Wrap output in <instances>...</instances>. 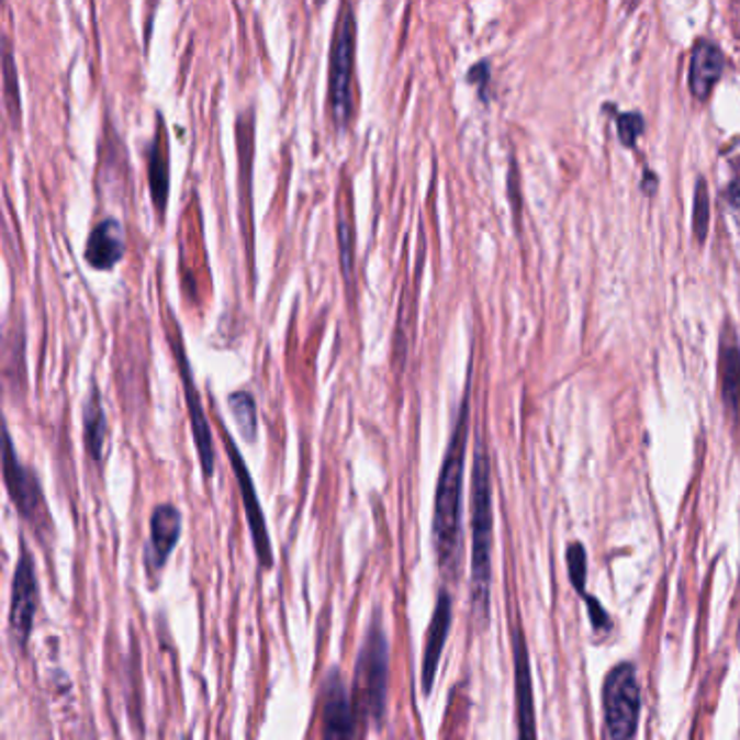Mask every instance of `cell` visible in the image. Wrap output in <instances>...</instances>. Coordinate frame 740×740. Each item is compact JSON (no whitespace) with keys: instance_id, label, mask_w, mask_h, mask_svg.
<instances>
[{"instance_id":"6da1fadb","label":"cell","mask_w":740,"mask_h":740,"mask_svg":"<svg viewBox=\"0 0 740 740\" xmlns=\"http://www.w3.org/2000/svg\"><path fill=\"white\" fill-rule=\"evenodd\" d=\"M469 439V386L446 448L435 491L433 543L439 569L446 578L457 580L463 550V486L464 459Z\"/></svg>"},{"instance_id":"7a4b0ae2","label":"cell","mask_w":740,"mask_h":740,"mask_svg":"<svg viewBox=\"0 0 740 740\" xmlns=\"http://www.w3.org/2000/svg\"><path fill=\"white\" fill-rule=\"evenodd\" d=\"M471 608L482 624L491 610L493 580V484L491 459L482 437L475 444L471 464Z\"/></svg>"},{"instance_id":"3957f363","label":"cell","mask_w":740,"mask_h":740,"mask_svg":"<svg viewBox=\"0 0 740 740\" xmlns=\"http://www.w3.org/2000/svg\"><path fill=\"white\" fill-rule=\"evenodd\" d=\"M357 13L352 2H341L333 29L328 55V117L337 131H346L355 117L357 70Z\"/></svg>"},{"instance_id":"277c9868","label":"cell","mask_w":740,"mask_h":740,"mask_svg":"<svg viewBox=\"0 0 740 740\" xmlns=\"http://www.w3.org/2000/svg\"><path fill=\"white\" fill-rule=\"evenodd\" d=\"M386 695H389V639L380 617L375 615L357 655L352 682V699L357 715L375 730L384 726Z\"/></svg>"},{"instance_id":"5b68a950","label":"cell","mask_w":740,"mask_h":740,"mask_svg":"<svg viewBox=\"0 0 740 740\" xmlns=\"http://www.w3.org/2000/svg\"><path fill=\"white\" fill-rule=\"evenodd\" d=\"M602 706L608 737L635 739L641 719V686L635 664L621 662L608 671L602 688Z\"/></svg>"},{"instance_id":"8992f818","label":"cell","mask_w":740,"mask_h":740,"mask_svg":"<svg viewBox=\"0 0 740 740\" xmlns=\"http://www.w3.org/2000/svg\"><path fill=\"white\" fill-rule=\"evenodd\" d=\"M175 361H177V370L181 375L183 382V393H186L187 413H189V426H191V439L198 452V461L202 467L204 478H213L215 473V446H213V433H211V424L200 397V391L195 386V378H193V370L187 357L186 341L181 335V326L177 322V317L172 315V328L166 330Z\"/></svg>"},{"instance_id":"52a82bcc","label":"cell","mask_w":740,"mask_h":740,"mask_svg":"<svg viewBox=\"0 0 740 740\" xmlns=\"http://www.w3.org/2000/svg\"><path fill=\"white\" fill-rule=\"evenodd\" d=\"M2 478L4 489L24 522L33 528L48 526V508L37 473L20 461L9 428H4V452H2Z\"/></svg>"},{"instance_id":"ba28073f","label":"cell","mask_w":740,"mask_h":740,"mask_svg":"<svg viewBox=\"0 0 740 740\" xmlns=\"http://www.w3.org/2000/svg\"><path fill=\"white\" fill-rule=\"evenodd\" d=\"M217 430H220V437H222V444L226 448V455H228V461H231V467H233V473H235V480H237V486H239V493H242V502H244V513H246V522H248V528H250V535H253V541H255V550H257V556H259V562L270 569L272 562H274V554H272V543H270V532H268V524H266V517H264V508H261V500L257 495V486H255V480L250 475V469L248 464L244 461L235 439L231 437V433L226 430L224 422L217 419Z\"/></svg>"},{"instance_id":"9c48e42d","label":"cell","mask_w":740,"mask_h":740,"mask_svg":"<svg viewBox=\"0 0 740 740\" xmlns=\"http://www.w3.org/2000/svg\"><path fill=\"white\" fill-rule=\"evenodd\" d=\"M37 606H40L37 571L26 546L22 543L13 571L11 602H9V637L15 648L22 649L29 643Z\"/></svg>"},{"instance_id":"30bf717a","label":"cell","mask_w":740,"mask_h":740,"mask_svg":"<svg viewBox=\"0 0 740 740\" xmlns=\"http://www.w3.org/2000/svg\"><path fill=\"white\" fill-rule=\"evenodd\" d=\"M357 708L339 671L326 675L322 686V740L357 739Z\"/></svg>"},{"instance_id":"8fae6325","label":"cell","mask_w":740,"mask_h":740,"mask_svg":"<svg viewBox=\"0 0 740 740\" xmlns=\"http://www.w3.org/2000/svg\"><path fill=\"white\" fill-rule=\"evenodd\" d=\"M513 673H515V717H517V739L539 740L537 735V710H535V688L530 671V651L524 630L515 626L513 635Z\"/></svg>"},{"instance_id":"7c38bea8","label":"cell","mask_w":740,"mask_h":740,"mask_svg":"<svg viewBox=\"0 0 740 740\" xmlns=\"http://www.w3.org/2000/svg\"><path fill=\"white\" fill-rule=\"evenodd\" d=\"M452 628V597L446 588L439 591L435 613L426 632V643H424V658H422V691L424 695L433 693L439 662L444 655V649L448 643V635Z\"/></svg>"},{"instance_id":"4fadbf2b","label":"cell","mask_w":740,"mask_h":740,"mask_svg":"<svg viewBox=\"0 0 740 740\" xmlns=\"http://www.w3.org/2000/svg\"><path fill=\"white\" fill-rule=\"evenodd\" d=\"M183 530V515L175 504H159L150 517V539L146 546V567L161 571L175 552Z\"/></svg>"},{"instance_id":"5bb4252c","label":"cell","mask_w":740,"mask_h":740,"mask_svg":"<svg viewBox=\"0 0 740 740\" xmlns=\"http://www.w3.org/2000/svg\"><path fill=\"white\" fill-rule=\"evenodd\" d=\"M126 253V242H124V228L120 224V220L115 217H106L102 222H98L92 228V233L88 235V244H86V264L98 270H113L122 257Z\"/></svg>"},{"instance_id":"9a60e30c","label":"cell","mask_w":740,"mask_h":740,"mask_svg":"<svg viewBox=\"0 0 740 740\" xmlns=\"http://www.w3.org/2000/svg\"><path fill=\"white\" fill-rule=\"evenodd\" d=\"M724 53L721 48L710 42V40H702L691 57V70H688V88L693 96L697 98H708V93L713 92V88L717 86V81L724 75Z\"/></svg>"},{"instance_id":"2e32d148","label":"cell","mask_w":740,"mask_h":740,"mask_svg":"<svg viewBox=\"0 0 740 740\" xmlns=\"http://www.w3.org/2000/svg\"><path fill=\"white\" fill-rule=\"evenodd\" d=\"M166 128L159 115V131L155 133L150 146H148V186L153 204L159 211V217L166 215L168 198H170V159L166 148Z\"/></svg>"},{"instance_id":"e0dca14e","label":"cell","mask_w":740,"mask_h":740,"mask_svg":"<svg viewBox=\"0 0 740 740\" xmlns=\"http://www.w3.org/2000/svg\"><path fill=\"white\" fill-rule=\"evenodd\" d=\"M721 397L732 415L740 413V344L732 330H726L719 348Z\"/></svg>"},{"instance_id":"ac0fdd59","label":"cell","mask_w":740,"mask_h":740,"mask_svg":"<svg viewBox=\"0 0 740 740\" xmlns=\"http://www.w3.org/2000/svg\"><path fill=\"white\" fill-rule=\"evenodd\" d=\"M83 439H86V450L92 457L93 463H100L102 452H104V439H106V415H104L96 384L92 386V393L83 411Z\"/></svg>"},{"instance_id":"d6986e66","label":"cell","mask_w":740,"mask_h":740,"mask_svg":"<svg viewBox=\"0 0 740 740\" xmlns=\"http://www.w3.org/2000/svg\"><path fill=\"white\" fill-rule=\"evenodd\" d=\"M337 237H339V259L346 284L355 289V261H357V228L350 206H339L337 211Z\"/></svg>"},{"instance_id":"ffe728a7","label":"cell","mask_w":740,"mask_h":740,"mask_svg":"<svg viewBox=\"0 0 740 740\" xmlns=\"http://www.w3.org/2000/svg\"><path fill=\"white\" fill-rule=\"evenodd\" d=\"M228 411L237 422V428L246 437V441L255 444L259 435V411H257V400L250 391H233L228 395Z\"/></svg>"},{"instance_id":"44dd1931","label":"cell","mask_w":740,"mask_h":740,"mask_svg":"<svg viewBox=\"0 0 740 740\" xmlns=\"http://www.w3.org/2000/svg\"><path fill=\"white\" fill-rule=\"evenodd\" d=\"M567 569H569V580L575 588L578 595L586 597V550L582 543H571L567 548Z\"/></svg>"},{"instance_id":"7402d4cb","label":"cell","mask_w":740,"mask_h":740,"mask_svg":"<svg viewBox=\"0 0 740 740\" xmlns=\"http://www.w3.org/2000/svg\"><path fill=\"white\" fill-rule=\"evenodd\" d=\"M708 224H710V193L704 179L697 181L695 187V202H693V228L697 239H706L708 235Z\"/></svg>"},{"instance_id":"603a6c76","label":"cell","mask_w":740,"mask_h":740,"mask_svg":"<svg viewBox=\"0 0 740 740\" xmlns=\"http://www.w3.org/2000/svg\"><path fill=\"white\" fill-rule=\"evenodd\" d=\"M15 68H13V55L11 48L4 46V98H7V109L11 117L18 122L20 120V92L15 90Z\"/></svg>"},{"instance_id":"cb8c5ba5","label":"cell","mask_w":740,"mask_h":740,"mask_svg":"<svg viewBox=\"0 0 740 740\" xmlns=\"http://www.w3.org/2000/svg\"><path fill=\"white\" fill-rule=\"evenodd\" d=\"M617 128H619V137L626 146H635V142L639 139V135L643 133L646 128V122H643V115L639 111H628V113H621L617 117Z\"/></svg>"},{"instance_id":"d4e9b609","label":"cell","mask_w":740,"mask_h":740,"mask_svg":"<svg viewBox=\"0 0 740 740\" xmlns=\"http://www.w3.org/2000/svg\"><path fill=\"white\" fill-rule=\"evenodd\" d=\"M586 599V606H588V615H591V621H593V628L604 632L610 628V619H608V613L602 608L599 602H595V597H584Z\"/></svg>"},{"instance_id":"484cf974","label":"cell","mask_w":740,"mask_h":740,"mask_svg":"<svg viewBox=\"0 0 740 740\" xmlns=\"http://www.w3.org/2000/svg\"><path fill=\"white\" fill-rule=\"evenodd\" d=\"M471 83H478V88L482 90L489 81V64L486 61H480L475 64L471 70H469V77H467Z\"/></svg>"},{"instance_id":"4316f807","label":"cell","mask_w":740,"mask_h":740,"mask_svg":"<svg viewBox=\"0 0 740 740\" xmlns=\"http://www.w3.org/2000/svg\"><path fill=\"white\" fill-rule=\"evenodd\" d=\"M728 198H730V202H732L735 206H739L740 209V177H737V179L730 183V187H728Z\"/></svg>"}]
</instances>
